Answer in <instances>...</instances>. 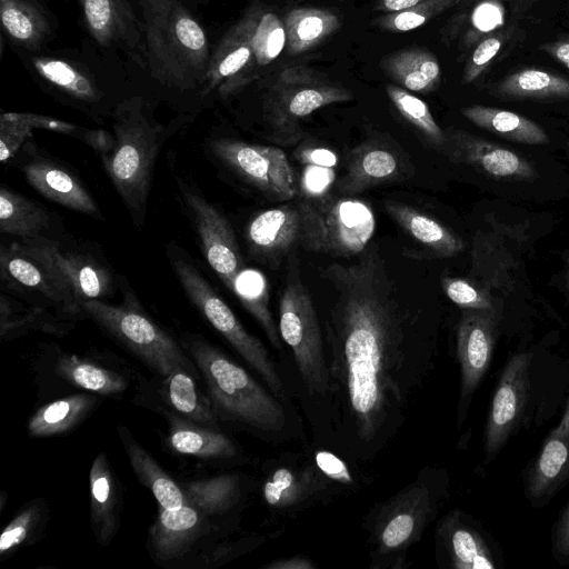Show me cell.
<instances>
[{
  "label": "cell",
  "instance_id": "cell-1",
  "mask_svg": "<svg viewBox=\"0 0 569 569\" xmlns=\"http://www.w3.org/2000/svg\"><path fill=\"white\" fill-rule=\"evenodd\" d=\"M323 276L336 298L331 370L358 437L369 442L385 428L407 391L401 315L376 246L366 248L352 263H330Z\"/></svg>",
  "mask_w": 569,
  "mask_h": 569
},
{
  "label": "cell",
  "instance_id": "cell-2",
  "mask_svg": "<svg viewBox=\"0 0 569 569\" xmlns=\"http://www.w3.org/2000/svg\"><path fill=\"white\" fill-rule=\"evenodd\" d=\"M137 1L151 76L181 91L202 87L211 56L202 26L179 0Z\"/></svg>",
  "mask_w": 569,
  "mask_h": 569
},
{
  "label": "cell",
  "instance_id": "cell-3",
  "mask_svg": "<svg viewBox=\"0 0 569 569\" xmlns=\"http://www.w3.org/2000/svg\"><path fill=\"white\" fill-rule=\"evenodd\" d=\"M112 128L114 147L101 160L131 214L143 217L160 148V128L147 114L140 97L117 106Z\"/></svg>",
  "mask_w": 569,
  "mask_h": 569
},
{
  "label": "cell",
  "instance_id": "cell-4",
  "mask_svg": "<svg viewBox=\"0 0 569 569\" xmlns=\"http://www.w3.org/2000/svg\"><path fill=\"white\" fill-rule=\"evenodd\" d=\"M189 350L216 408L262 431L278 432L286 426L281 405L243 368L202 340H192Z\"/></svg>",
  "mask_w": 569,
  "mask_h": 569
},
{
  "label": "cell",
  "instance_id": "cell-5",
  "mask_svg": "<svg viewBox=\"0 0 569 569\" xmlns=\"http://www.w3.org/2000/svg\"><path fill=\"white\" fill-rule=\"evenodd\" d=\"M296 206L300 246L313 253L339 258L360 254L376 230L373 211L360 199L309 193L300 197Z\"/></svg>",
  "mask_w": 569,
  "mask_h": 569
},
{
  "label": "cell",
  "instance_id": "cell-6",
  "mask_svg": "<svg viewBox=\"0 0 569 569\" xmlns=\"http://www.w3.org/2000/svg\"><path fill=\"white\" fill-rule=\"evenodd\" d=\"M81 306L100 327L160 376L168 378L178 369L196 373L179 345L143 312L129 290L120 305L92 299Z\"/></svg>",
  "mask_w": 569,
  "mask_h": 569
},
{
  "label": "cell",
  "instance_id": "cell-7",
  "mask_svg": "<svg viewBox=\"0 0 569 569\" xmlns=\"http://www.w3.org/2000/svg\"><path fill=\"white\" fill-rule=\"evenodd\" d=\"M353 99L347 88L305 67L282 70L269 88L263 102L271 138L292 146L302 138L300 122L320 108Z\"/></svg>",
  "mask_w": 569,
  "mask_h": 569
},
{
  "label": "cell",
  "instance_id": "cell-8",
  "mask_svg": "<svg viewBox=\"0 0 569 569\" xmlns=\"http://www.w3.org/2000/svg\"><path fill=\"white\" fill-rule=\"evenodd\" d=\"M279 331L291 348L309 391L322 393L329 386L322 337L312 299L293 258L279 301Z\"/></svg>",
  "mask_w": 569,
  "mask_h": 569
},
{
  "label": "cell",
  "instance_id": "cell-9",
  "mask_svg": "<svg viewBox=\"0 0 569 569\" xmlns=\"http://www.w3.org/2000/svg\"><path fill=\"white\" fill-rule=\"evenodd\" d=\"M172 266L184 292L208 322L262 377L274 395L282 396V381L263 343L244 329L229 306L192 264L177 258L172 260Z\"/></svg>",
  "mask_w": 569,
  "mask_h": 569
},
{
  "label": "cell",
  "instance_id": "cell-10",
  "mask_svg": "<svg viewBox=\"0 0 569 569\" xmlns=\"http://www.w3.org/2000/svg\"><path fill=\"white\" fill-rule=\"evenodd\" d=\"M211 150L222 163L268 199L289 201L297 197L296 176L281 148L217 139L211 142Z\"/></svg>",
  "mask_w": 569,
  "mask_h": 569
},
{
  "label": "cell",
  "instance_id": "cell-11",
  "mask_svg": "<svg viewBox=\"0 0 569 569\" xmlns=\"http://www.w3.org/2000/svg\"><path fill=\"white\" fill-rule=\"evenodd\" d=\"M12 243L44 264L80 305L86 300H102L112 292L109 270L89 254L61 249L59 243L42 236Z\"/></svg>",
  "mask_w": 569,
  "mask_h": 569
},
{
  "label": "cell",
  "instance_id": "cell-12",
  "mask_svg": "<svg viewBox=\"0 0 569 569\" xmlns=\"http://www.w3.org/2000/svg\"><path fill=\"white\" fill-rule=\"evenodd\" d=\"M263 11L250 9L220 39L211 52L202 83V93L218 91L228 97L242 88L256 66L253 37Z\"/></svg>",
  "mask_w": 569,
  "mask_h": 569
},
{
  "label": "cell",
  "instance_id": "cell-13",
  "mask_svg": "<svg viewBox=\"0 0 569 569\" xmlns=\"http://www.w3.org/2000/svg\"><path fill=\"white\" fill-rule=\"evenodd\" d=\"M532 355H513L505 365L496 386L485 431V455L490 462L518 427L530 393L529 368Z\"/></svg>",
  "mask_w": 569,
  "mask_h": 569
},
{
  "label": "cell",
  "instance_id": "cell-14",
  "mask_svg": "<svg viewBox=\"0 0 569 569\" xmlns=\"http://www.w3.org/2000/svg\"><path fill=\"white\" fill-rule=\"evenodd\" d=\"M497 333L495 312L462 310L457 330V357L461 372L459 423L465 419L472 396L490 367Z\"/></svg>",
  "mask_w": 569,
  "mask_h": 569
},
{
  "label": "cell",
  "instance_id": "cell-15",
  "mask_svg": "<svg viewBox=\"0 0 569 569\" xmlns=\"http://www.w3.org/2000/svg\"><path fill=\"white\" fill-rule=\"evenodd\" d=\"M86 26L102 47H116L141 68L148 67L142 20L133 0H79Z\"/></svg>",
  "mask_w": 569,
  "mask_h": 569
},
{
  "label": "cell",
  "instance_id": "cell-16",
  "mask_svg": "<svg viewBox=\"0 0 569 569\" xmlns=\"http://www.w3.org/2000/svg\"><path fill=\"white\" fill-rule=\"evenodd\" d=\"M183 196L193 214L209 266L224 286L232 290L234 280L244 266L229 221L197 192L186 190Z\"/></svg>",
  "mask_w": 569,
  "mask_h": 569
},
{
  "label": "cell",
  "instance_id": "cell-17",
  "mask_svg": "<svg viewBox=\"0 0 569 569\" xmlns=\"http://www.w3.org/2000/svg\"><path fill=\"white\" fill-rule=\"evenodd\" d=\"M446 147L443 154L455 163H463L480 170L495 179L532 180L538 172L526 158L456 128L445 129Z\"/></svg>",
  "mask_w": 569,
  "mask_h": 569
},
{
  "label": "cell",
  "instance_id": "cell-18",
  "mask_svg": "<svg viewBox=\"0 0 569 569\" xmlns=\"http://www.w3.org/2000/svg\"><path fill=\"white\" fill-rule=\"evenodd\" d=\"M435 507L430 488L415 483L401 491L379 513L375 536L381 552L405 549L420 535Z\"/></svg>",
  "mask_w": 569,
  "mask_h": 569
},
{
  "label": "cell",
  "instance_id": "cell-19",
  "mask_svg": "<svg viewBox=\"0 0 569 569\" xmlns=\"http://www.w3.org/2000/svg\"><path fill=\"white\" fill-rule=\"evenodd\" d=\"M569 481V400L559 423L525 471V491L535 508L546 506Z\"/></svg>",
  "mask_w": 569,
  "mask_h": 569
},
{
  "label": "cell",
  "instance_id": "cell-20",
  "mask_svg": "<svg viewBox=\"0 0 569 569\" xmlns=\"http://www.w3.org/2000/svg\"><path fill=\"white\" fill-rule=\"evenodd\" d=\"M439 536L455 569H498L502 555L497 542L470 516L451 511L440 523Z\"/></svg>",
  "mask_w": 569,
  "mask_h": 569
},
{
  "label": "cell",
  "instance_id": "cell-21",
  "mask_svg": "<svg viewBox=\"0 0 569 569\" xmlns=\"http://www.w3.org/2000/svg\"><path fill=\"white\" fill-rule=\"evenodd\" d=\"M1 280L16 291L37 293L63 312H84L72 292L40 261L13 243L0 250Z\"/></svg>",
  "mask_w": 569,
  "mask_h": 569
},
{
  "label": "cell",
  "instance_id": "cell-22",
  "mask_svg": "<svg viewBox=\"0 0 569 569\" xmlns=\"http://www.w3.org/2000/svg\"><path fill=\"white\" fill-rule=\"evenodd\" d=\"M403 156L386 139H368L351 150L337 190L345 196L407 178Z\"/></svg>",
  "mask_w": 569,
  "mask_h": 569
},
{
  "label": "cell",
  "instance_id": "cell-23",
  "mask_svg": "<svg viewBox=\"0 0 569 569\" xmlns=\"http://www.w3.org/2000/svg\"><path fill=\"white\" fill-rule=\"evenodd\" d=\"M252 258L270 266L300 244V217L296 204H282L257 214L247 226Z\"/></svg>",
  "mask_w": 569,
  "mask_h": 569
},
{
  "label": "cell",
  "instance_id": "cell-24",
  "mask_svg": "<svg viewBox=\"0 0 569 569\" xmlns=\"http://www.w3.org/2000/svg\"><path fill=\"white\" fill-rule=\"evenodd\" d=\"M23 172L29 184L43 197L70 210L101 218L91 194L73 174L59 164L38 159L27 163Z\"/></svg>",
  "mask_w": 569,
  "mask_h": 569
},
{
  "label": "cell",
  "instance_id": "cell-25",
  "mask_svg": "<svg viewBox=\"0 0 569 569\" xmlns=\"http://www.w3.org/2000/svg\"><path fill=\"white\" fill-rule=\"evenodd\" d=\"M203 516L189 503L174 509L160 507L151 528V543L156 556L168 561L184 555L202 531Z\"/></svg>",
  "mask_w": 569,
  "mask_h": 569
},
{
  "label": "cell",
  "instance_id": "cell-26",
  "mask_svg": "<svg viewBox=\"0 0 569 569\" xmlns=\"http://www.w3.org/2000/svg\"><path fill=\"white\" fill-rule=\"evenodd\" d=\"M388 214L418 243L438 257H453L465 248V242L437 219L409 204L386 200Z\"/></svg>",
  "mask_w": 569,
  "mask_h": 569
},
{
  "label": "cell",
  "instance_id": "cell-27",
  "mask_svg": "<svg viewBox=\"0 0 569 569\" xmlns=\"http://www.w3.org/2000/svg\"><path fill=\"white\" fill-rule=\"evenodd\" d=\"M91 521L97 541L107 546L118 523V488L106 453H99L90 469Z\"/></svg>",
  "mask_w": 569,
  "mask_h": 569
},
{
  "label": "cell",
  "instance_id": "cell-28",
  "mask_svg": "<svg viewBox=\"0 0 569 569\" xmlns=\"http://www.w3.org/2000/svg\"><path fill=\"white\" fill-rule=\"evenodd\" d=\"M381 67L386 74L408 91L429 93L439 86L441 68L435 54L426 49H402L386 57Z\"/></svg>",
  "mask_w": 569,
  "mask_h": 569
},
{
  "label": "cell",
  "instance_id": "cell-29",
  "mask_svg": "<svg viewBox=\"0 0 569 569\" xmlns=\"http://www.w3.org/2000/svg\"><path fill=\"white\" fill-rule=\"evenodd\" d=\"M283 22L289 56H299L318 47L341 26L336 13L315 7L295 8L287 12Z\"/></svg>",
  "mask_w": 569,
  "mask_h": 569
},
{
  "label": "cell",
  "instance_id": "cell-30",
  "mask_svg": "<svg viewBox=\"0 0 569 569\" xmlns=\"http://www.w3.org/2000/svg\"><path fill=\"white\" fill-rule=\"evenodd\" d=\"M463 117L487 131L526 144L549 142L546 131L535 121L519 113L486 106H470L461 110Z\"/></svg>",
  "mask_w": 569,
  "mask_h": 569
},
{
  "label": "cell",
  "instance_id": "cell-31",
  "mask_svg": "<svg viewBox=\"0 0 569 569\" xmlns=\"http://www.w3.org/2000/svg\"><path fill=\"white\" fill-rule=\"evenodd\" d=\"M169 445L176 452L200 458H231L237 451L226 435L177 417L170 422Z\"/></svg>",
  "mask_w": 569,
  "mask_h": 569
},
{
  "label": "cell",
  "instance_id": "cell-32",
  "mask_svg": "<svg viewBox=\"0 0 569 569\" xmlns=\"http://www.w3.org/2000/svg\"><path fill=\"white\" fill-rule=\"evenodd\" d=\"M495 91L506 99H569V79L543 69L525 68L505 77Z\"/></svg>",
  "mask_w": 569,
  "mask_h": 569
},
{
  "label": "cell",
  "instance_id": "cell-33",
  "mask_svg": "<svg viewBox=\"0 0 569 569\" xmlns=\"http://www.w3.org/2000/svg\"><path fill=\"white\" fill-rule=\"evenodd\" d=\"M2 28L19 46L37 49L49 34V22L33 0H0Z\"/></svg>",
  "mask_w": 569,
  "mask_h": 569
},
{
  "label": "cell",
  "instance_id": "cell-34",
  "mask_svg": "<svg viewBox=\"0 0 569 569\" xmlns=\"http://www.w3.org/2000/svg\"><path fill=\"white\" fill-rule=\"evenodd\" d=\"M130 465L139 480L147 486L159 507L174 509L186 503V495L174 480L158 465V462L130 437L121 436Z\"/></svg>",
  "mask_w": 569,
  "mask_h": 569
},
{
  "label": "cell",
  "instance_id": "cell-35",
  "mask_svg": "<svg viewBox=\"0 0 569 569\" xmlns=\"http://www.w3.org/2000/svg\"><path fill=\"white\" fill-rule=\"evenodd\" d=\"M50 217L42 207L30 199L1 187L0 231L28 239L41 236L49 226Z\"/></svg>",
  "mask_w": 569,
  "mask_h": 569
},
{
  "label": "cell",
  "instance_id": "cell-36",
  "mask_svg": "<svg viewBox=\"0 0 569 569\" xmlns=\"http://www.w3.org/2000/svg\"><path fill=\"white\" fill-rule=\"evenodd\" d=\"M96 398L73 395L41 407L28 423L32 437H51L63 433L76 426L91 409Z\"/></svg>",
  "mask_w": 569,
  "mask_h": 569
},
{
  "label": "cell",
  "instance_id": "cell-37",
  "mask_svg": "<svg viewBox=\"0 0 569 569\" xmlns=\"http://www.w3.org/2000/svg\"><path fill=\"white\" fill-rule=\"evenodd\" d=\"M231 291L260 323L271 345L278 350L281 349L280 331L269 309V292L264 276L258 270L244 267L237 276Z\"/></svg>",
  "mask_w": 569,
  "mask_h": 569
},
{
  "label": "cell",
  "instance_id": "cell-38",
  "mask_svg": "<svg viewBox=\"0 0 569 569\" xmlns=\"http://www.w3.org/2000/svg\"><path fill=\"white\" fill-rule=\"evenodd\" d=\"M31 63L41 78L67 94L84 102L99 99L100 92L92 78L76 64L46 56L32 58Z\"/></svg>",
  "mask_w": 569,
  "mask_h": 569
},
{
  "label": "cell",
  "instance_id": "cell-39",
  "mask_svg": "<svg viewBox=\"0 0 569 569\" xmlns=\"http://www.w3.org/2000/svg\"><path fill=\"white\" fill-rule=\"evenodd\" d=\"M59 376L72 385L99 395H116L127 388V381L117 372L78 358L61 355L56 365Z\"/></svg>",
  "mask_w": 569,
  "mask_h": 569
},
{
  "label": "cell",
  "instance_id": "cell-40",
  "mask_svg": "<svg viewBox=\"0 0 569 569\" xmlns=\"http://www.w3.org/2000/svg\"><path fill=\"white\" fill-rule=\"evenodd\" d=\"M320 480L311 469L295 472L289 468H280L263 486L264 501L276 508L293 506L320 489Z\"/></svg>",
  "mask_w": 569,
  "mask_h": 569
},
{
  "label": "cell",
  "instance_id": "cell-41",
  "mask_svg": "<svg viewBox=\"0 0 569 569\" xmlns=\"http://www.w3.org/2000/svg\"><path fill=\"white\" fill-rule=\"evenodd\" d=\"M186 503L200 510L204 516L218 515L230 509L239 497V479L222 475L189 482L184 489Z\"/></svg>",
  "mask_w": 569,
  "mask_h": 569
},
{
  "label": "cell",
  "instance_id": "cell-42",
  "mask_svg": "<svg viewBox=\"0 0 569 569\" xmlns=\"http://www.w3.org/2000/svg\"><path fill=\"white\" fill-rule=\"evenodd\" d=\"M386 92L401 117L415 127L433 149L442 153L446 133L435 120L428 104L402 87L388 84Z\"/></svg>",
  "mask_w": 569,
  "mask_h": 569
},
{
  "label": "cell",
  "instance_id": "cell-43",
  "mask_svg": "<svg viewBox=\"0 0 569 569\" xmlns=\"http://www.w3.org/2000/svg\"><path fill=\"white\" fill-rule=\"evenodd\" d=\"M166 379L168 400L179 413L207 427L217 426L216 415L201 397L190 372L178 369Z\"/></svg>",
  "mask_w": 569,
  "mask_h": 569
},
{
  "label": "cell",
  "instance_id": "cell-44",
  "mask_svg": "<svg viewBox=\"0 0 569 569\" xmlns=\"http://www.w3.org/2000/svg\"><path fill=\"white\" fill-rule=\"evenodd\" d=\"M456 2L457 0H427L407 10L381 16L372 23L391 32L411 31L426 24Z\"/></svg>",
  "mask_w": 569,
  "mask_h": 569
},
{
  "label": "cell",
  "instance_id": "cell-45",
  "mask_svg": "<svg viewBox=\"0 0 569 569\" xmlns=\"http://www.w3.org/2000/svg\"><path fill=\"white\" fill-rule=\"evenodd\" d=\"M284 22L273 12H263L253 37L256 66L271 63L286 48Z\"/></svg>",
  "mask_w": 569,
  "mask_h": 569
},
{
  "label": "cell",
  "instance_id": "cell-46",
  "mask_svg": "<svg viewBox=\"0 0 569 569\" xmlns=\"http://www.w3.org/2000/svg\"><path fill=\"white\" fill-rule=\"evenodd\" d=\"M441 284L446 296L462 309L495 312L490 295L470 280L445 277Z\"/></svg>",
  "mask_w": 569,
  "mask_h": 569
},
{
  "label": "cell",
  "instance_id": "cell-47",
  "mask_svg": "<svg viewBox=\"0 0 569 569\" xmlns=\"http://www.w3.org/2000/svg\"><path fill=\"white\" fill-rule=\"evenodd\" d=\"M33 127L29 123L24 112H7L0 117V160L11 159L27 138L31 136Z\"/></svg>",
  "mask_w": 569,
  "mask_h": 569
},
{
  "label": "cell",
  "instance_id": "cell-48",
  "mask_svg": "<svg viewBox=\"0 0 569 569\" xmlns=\"http://www.w3.org/2000/svg\"><path fill=\"white\" fill-rule=\"evenodd\" d=\"M502 47V38L491 36L485 38L473 50L463 69L462 82H473L489 66Z\"/></svg>",
  "mask_w": 569,
  "mask_h": 569
},
{
  "label": "cell",
  "instance_id": "cell-49",
  "mask_svg": "<svg viewBox=\"0 0 569 569\" xmlns=\"http://www.w3.org/2000/svg\"><path fill=\"white\" fill-rule=\"evenodd\" d=\"M39 518L38 509L30 507L20 512L2 531L0 553L3 555L21 545Z\"/></svg>",
  "mask_w": 569,
  "mask_h": 569
},
{
  "label": "cell",
  "instance_id": "cell-50",
  "mask_svg": "<svg viewBox=\"0 0 569 569\" xmlns=\"http://www.w3.org/2000/svg\"><path fill=\"white\" fill-rule=\"evenodd\" d=\"M505 11L500 3L495 0H485L473 10L471 22L480 33L491 32L503 24Z\"/></svg>",
  "mask_w": 569,
  "mask_h": 569
},
{
  "label": "cell",
  "instance_id": "cell-51",
  "mask_svg": "<svg viewBox=\"0 0 569 569\" xmlns=\"http://www.w3.org/2000/svg\"><path fill=\"white\" fill-rule=\"evenodd\" d=\"M551 553L559 565L569 563V501L555 522L551 533Z\"/></svg>",
  "mask_w": 569,
  "mask_h": 569
},
{
  "label": "cell",
  "instance_id": "cell-52",
  "mask_svg": "<svg viewBox=\"0 0 569 569\" xmlns=\"http://www.w3.org/2000/svg\"><path fill=\"white\" fill-rule=\"evenodd\" d=\"M315 459L317 467L328 478L342 483H350L352 481L348 467L336 455L321 450L316 453Z\"/></svg>",
  "mask_w": 569,
  "mask_h": 569
},
{
  "label": "cell",
  "instance_id": "cell-53",
  "mask_svg": "<svg viewBox=\"0 0 569 569\" xmlns=\"http://www.w3.org/2000/svg\"><path fill=\"white\" fill-rule=\"evenodd\" d=\"M26 118L33 129L50 130L60 133L71 134L74 133L79 128L72 123L54 119L47 116H40L34 113H26Z\"/></svg>",
  "mask_w": 569,
  "mask_h": 569
},
{
  "label": "cell",
  "instance_id": "cell-54",
  "mask_svg": "<svg viewBox=\"0 0 569 569\" xmlns=\"http://www.w3.org/2000/svg\"><path fill=\"white\" fill-rule=\"evenodd\" d=\"M82 140L94 149L100 158L108 156L114 147V136L103 130H89Z\"/></svg>",
  "mask_w": 569,
  "mask_h": 569
},
{
  "label": "cell",
  "instance_id": "cell-55",
  "mask_svg": "<svg viewBox=\"0 0 569 569\" xmlns=\"http://www.w3.org/2000/svg\"><path fill=\"white\" fill-rule=\"evenodd\" d=\"M540 49L569 70V39L542 43Z\"/></svg>",
  "mask_w": 569,
  "mask_h": 569
},
{
  "label": "cell",
  "instance_id": "cell-56",
  "mask_svg": "<svg viewBox=\"0 0 569 569\" xmlns=\"http://www.w3.org/2000/svg\"><path fill=\"white\" fill-rule=\"evenodd\" d=\"M427 0H377L375 10L383 12H398L407 10Z\"/></svg>",
  "mask_w": 569,
  "mask_h": 569
},
{
  "label": "cell",
  "instance_id": "cell-57",
  "mask_svg": "<svg viewBox=\"0 0 569 569\" xmlns=\"http://www.w3.org/2000/svg\"><path fill=\"white\" fill-rule=\"evenodd\" d=\"M268 569H313L315 565L303 557L279 559L264 566Z\"/></svg>",
  "mask_w": 569,
  "mask_h": 569
},
{
  "label": "cell",
  "instance_id": "cell-58",
  "mask_svg": "<svg viewBox=\"0 0 569 569\" xmlns=\"http://www.w3.org/2000/svg\"><path fill=\"white\" fill-rule=\"evenodd\" d=\"M303 162L317 166H332L336 163V157L331 152L322 149H312L305 151L301 156Z\"/></svg>",
  "mask_w": 569,
  "mask_h": 569
},
{
  "label": "cell",
  "instance_id": "cell-59",
  "mask_svg": "<svg viewBox=\"0 0 569 569\" xmlns=\"http://www.w3.org/2000/svg\"><path fill=\"white\" fill-rule=\"evenodd\" d=\"M566 286H567V289L569 291V261H568V268H567V271H566Z\"/></svg>",
  "mask_w": 569,
  "mask_h": 569
}]
</instances>
